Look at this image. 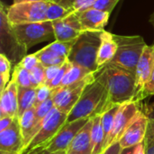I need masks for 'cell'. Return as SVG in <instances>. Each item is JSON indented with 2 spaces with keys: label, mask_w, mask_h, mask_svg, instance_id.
Wrapping results in <instances>:
<instances>
[{
  "label": "cell",
  "mask_w": 154,
  "mask_h": 154,
  "mask_svg": "<svg viewBox=\"0 0 154 154\" xmlns=\"http://www.w3.org/2000/svg\"><path fill=\"white\" fill-rule=\"evenodd\" d=\"M95 79L107 90L112 105H122L134 101L135 97V75L108 63L95 72Z\"/></svg>",
  "instance_id": "obj_1"
},
{
  "label": "cell",
  "mask_w": 154,
  "mask_h": 154,
  "mask_svg": "<svg viewBox=\"0 0 154 154\" xmlns=\"http://www.w3.org/2000/svg\"><path fill=\"white\" fill-rule=\"evenodd\" d=\"M113 106L106 88L95 79L84 88L79 100L69 114L67 123L101 116Z\"/></svg>",
  "instance_id": "obj_2"
},
{
  "label": "cell",
  "mask_w": 154,
  "mask_h": 154,
  "mask_svg": "<svg viewBox=\"0 0 154 154\" xmlns=\"http://www.w3.org/2000/svg\"><path fill=\"white\" fill-rule=\"evenodd\" d=\"M101 32L84 31L77 38L72 46L68 60L76 65H79L96 72L97 67V53L101 43Z\"/></svg>",
  "instance_id": "obj_3"
},
{
  "label": "cell",
  "mask_w": 154,
  "mask_h": 154,
  "mask_svg": "<svg viewBox=\"0 0 154 154\" xmlns=\"http://www.w3.org/2000/svg\"><path fill=\"white\" fill-rule=\"evenodd\" d=\"M114 38L117 43V51L111 64L121 67L135 75L138 61L143 54L146 42L140 35H116Z\"/></svg>",
  "instance_id": "obj_4"
},
{
  "label": "cell",
  "mask_w": 154,
  "mask_h": 154,
  "mask_svg": "<svg viewBox=\"0 0 154 154\" xmlns=\"http://www.w3.org/2000/svg\"><path fill=\"white\" fill-rule=\"evenodd\" d=\"M26 46L20 41L7 17V7L0 5V52L14 66L27 55Z\"/></svg>",
  "instance_id": "obj_5"
},
{
  "label": "cell",
  "mask_w": 154,
  "mask_h": 154,
  "mask_svg": "<svg viewBox=\"0 0 154 154\" xmlns=\"http://www.w3.org/2000/svg\"><path fill=\"white\" fill-rule=\"evenodd\" d=\"M68 116L54 107L44 118L43 125L39 132L20 154H30L35 151L45 149L48 143L67 123Z\"/></svg>",
  "instance_id": "obj_6"
},
{
  "label": "cell",
  "mask_w": 154,
  "mask_h": 154,
  "mask_svg": "<svg viewBox=\"0 0 154 154\" xmlns=\"http://www.w3.org/2000/svg\"><path fill=\"white\" fill-rule=\"evenodd\" d=\"M51 2H26L12 5L7 7V17L14 24L46 22L47 11Z\"/></svg>",
  "instance_id": "obj_7"
},
{
  "label": "cell",
  "mask_w": 154,
  "mask_h": 154,
  "mask_svg": "<svg viewBox=\"0 0 154 154\" xmlns=\"http://www.w3.org/2000/svg\"><path fill=\"white\" fill-rule=\"evenodd\" d=\"M13 26L18 38L28 50L38 43L55 38L51 21L14 24Z\"/></svg>",
  "instance_id": "obj_8"
},
{
  "label": "cell",
  "mask_w": 154,
  "mask_h": 154,
  "mask_svg": "<svg viewBox=\"0 0 154 154\" xmlns=\"http://www.w3.org/2000/svg\"><path fill=\"white\" fill-rule=\"evenodd\" d=\"M94 80L95 73H91L79 82L53 89L52 100L54 106L60 112L69 115L79 100L84 88Z\"/></svg>",
  "instance_id": "obj_9"
},
{
  "label": "cell",
  "mask_w": 154,
  "mask_h": 154,
  "mask_svg": "<svg viewBox=\"0 0 154 154\" xmlns=\"http://www.w3.org/2000/svg\"><path fill=\"white\" fill-rule=\"evenodd\" d=\"M140 112L141 106L139 102L129 101L120 105V107L115 117L112 132L109 135V138L105 147V151L114 143L120 141L126 129L135 120Z\"/></svg>",
  "instance_id": "obj_10"
},
{
  "label": "cell",
  "mask_w": 154,
  "mask_h": 154,
  "mask_svg": "<svg viewBox=\"0 0 154 154\" xmlns=\"http://www.w3.org/2000/svg\"><path fill=\"white\" fill-rule=\"evenodd\" d=\"M154 70V44L146 45L138 61L135 73V97L134 101L144 100V88L150 81Z\"/></svg>",
  "instance_id": "obj_11"
},
{
  "label": "cell",
  "mask_w": 154,
  "mask_h": 154,
  "mask_svg": "<svg viewBox=\"0 0 154 154\" xmlns=\"http://www.w3.org/2000/svg\"><path fill=\"white\" fill-rule=\"evenodd\" d=\"M89 119H79L70 123H66L53 139L48 143L45 150L54 153L59 152H67L69 144L80 131V129L88 122Z\"/></svg>",
  "instance_id": "obj_12"
},
{
  "label": "cell",
  "mask_w": 154,
  "mask_h": 154,
  "mask_svg": "<svg viewBox=\"0 0 154 154\" xmlns=\"http://www.w3.org/2000/svg\"><path fill=\"white\" fill-rule=\"evenodd\" d=\"M55 40L59 42H70L76 40L83 31L79 15L71 12L66 17L52 21Z\"/></svg>",
  "instance_id": "obj_13"
},
{
  "label": "cell",
  "mask_w": 154,
  "mask_h": 154,
  "mask_svg": "<svg viewBox=\"0 0 154 154\" xmlns=\"http://www.w3.org/2000/svg\"><path fill=\"white\" fill-rule=\"evenodd\" d=\"M148 129V118L141 110L135 120L126 129L119 143L122 149L131 148L143 142Z\"/></svg>",
  "instance_id": "obj_14"
},
{
  "label": "cell",
  "mask_w": 154,
  "mask_h": 154,
  "mask_svg": "<svg viewBox=\"0 0 154 154\" xmlns=\"http://www.w3.org/2000/svg\"><path fill=\"white\" fill-rule=\"evenodd\" d=\"M23 148V143L19 119L18 117H14L12 125L3 132H0V151L21 153Z\"/></svg>",
  "instance_id": "obj_15"
},
{
  "label": "cell",
  "mask_w": 154,
  "mask_h": 154,
  "mask_svg": "<svg viewBox=\"0 0 154 154\" xmlns=\"http://www.w3.org/2000/svg\"><path fill=\"white\" fill-rule=\"evenodd\" d=\"M76 13L79 15L83 31H104L110 16L109 13L95 8H89L85 11Z\"/></svg>",
  "instance_id": "obj_16"
},
{
  "label": "cell",
  "mask_w": 154,
  "mask_h": 154,
  "mask_svg": "<svg viewBox=\"0 0 154 154\" xmlns=\"http://www.w3.org/2000/svg\"><path fill=\"white\" fill-rule=\"evenodd\" d=\"M18 87L11 79L6 88L1 92L0 97V118L9 116L17 117L18 115Z\"/></svg>",
  "instance_id": "obj_17"
},
{
  "label": "cell",
  "mask_w": 154,
  "mask_h": 154,
  "mask_svg": "<svg viewBox=\"0 0 154 154\" xmlns=\"http://www.w3.org/2000/svg\"><path fill=\"white\" fill-rule=\"evenodd\" d=\"M93 118L80 129L67 150V154H92L91 129Z\"/></svg>",
  "instance_id": "obj_18"
},
{
  "label": "cell",
  "mask_w": 154,
  "mask_h": 154,
  "mask_svg": "<svg viewBox=\"0 0 154 154\" xmlns=\"http://www.w3.org/2000/svg\"><path fill=\"white\" fill-rule=\"evenodd\" d=\"M117 51V43L114 38V34L109 32L102 31L101 43L97 53V67L98 69L111 62Z\"/></svg>",
  "instance_id": "obj_19"
},
{
  "label": "cell",
  "mask_w": 154,
  "mask_h": 154,
  "mask_svg": "<svg viewBox=\"0 0 154 154\" xmlns=\"http://www.w3.org/2000/svg\"><path fill=\"white\" fill-rule=\"evenodd\" d=\"M19 119V125L21 129V134L23 137V150L30 143L32 139L34 137V135L37 134L36 130V116H35V107L32 106L26 110L20 117Z\"/></svg>",
  "instance_id": "obj_20"
},
{
  "label": "cell",
  "mask_w": 154,
  "mask_h": 154,
  "mask_svg": "<svg viewBox=\"0 0 154 154\" xmlns=\"http://www.w3.org/2000/svg\"><path fill=\"white\" fill-rule=\"evenodd\" d=\"M105 135L101 124V116L93 117V125L91 129V145L92 154H102L104 152Z\"/></svg>",
  "instance_id": "obj_21"
},
{
  "label": "cell",
  "mask_w": 154,
  "mask_h": 154,
  "mask_svg": "<svg viewBox=\"0 0 154 154\" xmlns=\"http://www.w3.org/2000/svg\"><path fill=\"white\" fill-rule=\"evenodd\" d=\"M17 97H18L17 117H20L26 110L34 106V103L36 99V88L18 87Z\"/></svg>",
  "instance_id": "obj_22"
},
{
  "label": "cell",
  "mask_w": 154,
  "mask_h": 154,
  "mask_svg": "<svg viewBox=\"0 0 154 154\" xmlns=\"http://www.w3.org/2000/svg\"><path fill=\"white\" fill-rule=\"evenodd\" d=\"M34 54L38 58L40 63L42 64L45 68L50 67V66H55V65L61 66L68 60V59H64L59 56L48 45L42 48V50L34 52Z\"/></svg>",
  "instance_id": "obj_23"
},
{
  "label": "cell",
  "mask_w": 154,
  "mask_h": 154,
  "mask_svg": "<svg viewBox=\"0 0 154 154\" xmlns=\"http://www.w3.org/2000/svg\"><path fill=\"white\" fill-rule=\"evenodd\" d=\"M91 73H94V72H91L88 69L81 67L79 65L73 64L72 67L69 69V71L65 75V77L61 82V85L60 87L69 86V85H72L74 83L79 82V81L83 80L84 79H86Z\"/></svg>",
  "instance_id": "obj_24"
},
{
  "label": "cell",
  "mask_w": 154,
  "mask_h": 154,
  "mask_svg": "<svg viewBox=\"0 0 154 154\" xmlns=\"http://www.w3.org/2000/svg\"><path fill=\"white\" fill-rule=\"evenodd\" d=\"M120 107V105H114L111 106L107 111L103 113L101 115V124L104 131V135H105V143H104V151L106 144L107 143V140L109 138V135L112 132L113 126H114V121L116 115Z\"/></svg>",
  "instance_id": "obj_25"
},
{
  "label": "cell",
  "mask_w": 154,
  "mask_h": 154,
  "mask_svg": "<svg viewBox=\"0 0 154 154\" xmlns=\"http://www.w3.org/2000/svg\"><path fill=\"white\" fill-rule=\"evenodd\" d=\"M17 87L21 88H32V81H31V74L30 71L22 67L20 64L14 66L12 73V78Z\"/></svg>",
  "instance_id": "obj_26"
},
{
  "label": "cell",
  "mask_w": 154,
  "mask_h": 154,
  "mask_svg": "<svg viewBox=\"0 0 154 154\" xmlns=\"http://www.w3.org/2000/svg\"><path fill=\"white\" fill-rule=\"evenodd\" d=\"M35 107V116H36V121H37V125H36V130L37 133L39 132V130L41 129V127L43 125V120L44 118L49 115V113L55 107L54 106V103L52 100V97L46 100L45 102L34 106Z\"/></svg>",
  "instance_id": "obj_27"
},
{
  "label": "cell",
  "mask_w": 154,
  "mask_h": 154,
  "mask_svg": "<svg viewBox=\"0 0 154 154\" xmlns=\"http://www.w3.org/2000/svg\"><path fill=\"white\" fill-rule=\"evenodd\" d=\"M11 62L3 54H0V91L2 92L10 82Z\"/></svg>",
  "instance_id": "obj_28"
},
{
  "label": "cell",
  "mask_w": 154,
  "mask_h": 154,
  "mask_svg": "<svg viewBox=\"0 0 154 154\" xmlns=\"http://www.w3.org/2000/svg\"><path fill=\"white\" fill-rule=\"evenodd\" d=\"M72 11L65 8L64 6L60 5L56 2H51L47 11V19L48 21H51V22L55 20H60L66 17Z\"/></svg>",
  "instance_id": "obj_29"
},
{
  "label": "cell",
  "mask_w": 154,
  "mask_h": 154,
  "mask_svg": "<svg viewBox=\"0 0 154 154\" xmlns=\"http://www.w3.org/2000/svg\"><path fill=\"white\" fill-rule=\"evenodd\" d=\"M31 81L32 88H37L39 86L45 84L46 78H45V67L39 63L36 67H34L31 71Z\"/></svg>",
  "instance_id": "obj_30"
},
{
  "label": "cell",
  "mask_w": 154,
  "mask_h": 154,
  "mask_svg": "<svg viewBox=\"0 0 154 154\" xmlns=\"http://www.w3.org/2000/svg\"><path fill=\"white\" fill-rule=\"evenodd\" d=\"M152 97L153 100L144 102V104H142V102H140V106L141 110L148 118V131L154 137V96H152Z\"/></svg>",
  "instance_id": "obj_31"
},
{
  "label": "cell",
  "mask_w": 154,
  "mask_h": 154,
  "mask_svg": "<svg viewBox=\"0 0 154 154\" xmlns=\"http://www.w3.org/2000/svg\"><path fill=\"white\" fill-rule=\"evenodd\" d=\"M72 65H73V64H72L69 60H67L62 64V66L60 67V70H59L57 76L54 78V79H53L51 82H50L47 86H49L51 89H55V88H59V87L61 85V82H62V80H63V79H64V77H65V75L67 74V72L69 71V69L72 67Z\"/></svg>",
  "instance_id": "obj_32"
},
{
  "label": "cell",
  "mask_w": 154,
  "mask_h": 154,
  "mask_svg": "<svg viewBox=\"0 0 154 154\" xmlns=\"http://www.w3.org/2000/svg\"><path fill=\"white\" fill-rule=\"evenodd\" d=\"M53 89H51L46 84L41 85L36 88V99L34 103V106L45 102L46 100L52 97Z\"/></svg>",
  "instance_id": "obj_33"
},
{
  "label": "cell",
  "mask_w": 154,
  "mask_h": 154,
  "mask_svg": "<svg viewBox=\"0 0 154 154\" xmlns=\"http://www.w3.org/2000/svg\"><path fill=\"white\" fill-rule=\"evenodd\" d=\"M119 1L120 0H96V2L94 3L91 8L98 9V10L111 14L115 6L117 5Z\"/></svg>",
  "instance_id": "obj_34"
},
{
  "label": "cell",
  "mask_w": 154,
  "mask_h": 154,
  "mask_svg": "<svg viewBox=\"0 0 154 154\" xmlns=\"http://www.w3.org/2000/svg\"><path fill=\"white\" fill-rule=\"evenodd\" d=\"M39 63H40V61H39L38 58L36 57V55H35L34 53H32V54L26 55V56L21 60V62L18 63V64H20L22 67H23V68L26 69L27 70L31 71V70H32L34 67H36Z\"/></svg>",
  "instance_id": "obj_35"
},
{
  "label": "cell",
  "mask_w": 154,
  "mask_h": 154,
  "mask_svg": "<svg viewBox=\"0 0 154 154\" xmlns=\"http://www.w3.org/2000/svg\"><path fill=\"white\" fill-rule=\"evenodd\" d=\"M96 0H75L71 5L72 12H82L93 6Z\"/></svg>",
  "instance_id": "obj_36"
},
{
  "label": "cell",
  "mask_w": 154,
  "mask_h": 154,
  "mask_svg": "<svg viewBox=\"0 0 154 154\" xmlns=\"http://www.w3.org/2000/svg\"><path fill=\"white\" fill-rule=\"evenodd\" d=\"M61 66L55 65V66H50V67L45 68V78H46L45 84L46 85H48L50 82H51L54 79V78L57 76V74H58V72H59Z\"/></svg>",
  "instance_id": "obj_37"
},
{
  "label": "cell",
  "mask_w": 154,
  "mask_h": 154,
  "mask_svg": "<svg viewBox=\"0 0 154 154\" xmlns=\"http://www.w3.org/2000/svg\"><path fill=\"white\" fill-rule=\"evenodd\" d=\"M144 146H145V153L154 154V137L153 135L148 131L145 135V138L143 140Z\"/></svg>",
  "instance_id": "obj_38"
},
{
  "label": "cell",
  "mask_w": 154,
  "mask_h": 154,
  "mask_svg": "<svg viewBox=\"0 0 154 154\" xmlns=\"http://www.w3.org/2000/svg\"><path fill=\"white\" fill-rule=\"evenodd\" d=\"M143 96H144V99L149 97H151V96H154V70L150 81L145 86Z\"/></svg>",
  "instance_id": "obj_39"
},
{
  "label": "cell",
  "mask_w": 154,
  "mask_h": 154,
  "mask_svg": "<svg viewBox=\"0 0 154 154\" xmlns=\"http://www.w3.org/2000/svg\"><path fill=\"white\" fill-rule=\"evenodd\" d=\"M121 150H122V147H121L119 142H116V143H114L113 144H111L102 154H119Z\"/></svg>",
  "instance_id": "obj_40"
},
{
  "label": "cell",
  "mask_w": 154,
  "mask_h": 154,
  "mask_svg": "<svg viewBox=\"0 0 154 154\" xmlns=\"http://www.w3.org/2000/svg\"><path fill=\"white\" fill-rule=\"evenodd\" d=\"M14 118V117H9V116L0 118V132H3L12 125Z\"/></svg>",
  "instance_id": "obj_41"
},
{
  "label": "cell",
  "mask_w": 154,
  "mask_h": 154,
  "mask_svg": "<svg viewBox=\"0 0 154 154\" xmlns=\"http://www.w3.org/2000/svg\"><path fill=\"white\" fill-rule=\"evenodd\" d=\"M74 1H75V0H55L56 3L60 4V5L64 6L65 8H67V9H69V10H70L71 5H72V4L74 3ZM70 11H71V10H70Z\"/></svg>",
  "instance_id": "obj_42"
},
{
  "label": "cell",
  "mask_w": 154,
  "mask_h": 154,
  "mask_svg": "<svg viewBox=\"0 0 154 154\" xmlns=\"http://www.w3.org/2000/svg\"><path fill=\"white\" fill-rule=\"evenodd\" d=\"M133 154H146L145 153V146H144L143 142L137 144L136 146H134V150Z\"/></svg>",
  "instance_id": "obj_43"
},
{
  "label": "cell",
  "mask_w": 154,
  "mask_h": 154,
  "mask_svg": "<svg viewBox=\"0 0 154 154\" xmlns=\"http://www.w3.org/2000/svg\"><path fill=\"white\" fill-rule=\"evenodd\" d=\"M39 1H45V2H54V0H14L13 4H21V3H26V2H39Z\"/></svg>",
  "instance_id": "obj_44"
},
{
  "label": "cell",
  "mask_w": 154,
  "mask_h": 154,
  "mask_svg": "<svg viewBox=\"0 0 154 154\" xmlns=\"http://www.w3.org/2000/svg\"><path fill=\"white\" fill-rule=\"evenodd\" d=\"M134 150V146L131 148H126V149H122L119 154H133Z\"/></svg>",
  "instance_id": "obj_45"
},
{
  "label": "cell",
  "mask_w": 154,
  "mask_h": 154,
  "mask_svg": "<svg viewBox=\"0 0 154 154\" xmlns=\"http://www.w3.org/2000/svg\"><path fill=\"white\" fill-rule=\"evenodd\" d=\"M150 21H151V23H152V25H153V27H154V13L152 14V15L151 16V19H150Z\"/></svg>",
  "instance_id": "obj_46"
},
{
  "label": "cell",
  "mask_w": 154,
  "mask_h": 154,
  "mask_svg": "<svg viewBox=\"0 0 154 154\" xmlns=\"http://www.w3.org/2000/svg\"><path fill=\"white\" fill-rule=\"evenodd\" d=\"M0 154H19V153H14V152H2V151H0Z\"/></svg>",
  "instance_id": "obj_47"
},
{
  "label": "cell",
  "mask_w": 154,
  "mask_h": 154,
  "mask_svg": "<svg viewBox=\"0 0 154 154\" xmlns=\"http://www.w3.org/2000/svg\"><path fill=\"white\" fill-rule=\"evenodd\" d=\"M54 2H55V0H54Z\"/></svg>",
  "instance_id": "obj_48"
},
{
  "label": "cell",
  "mask_w": 154,
  "mask_h": 154,
  "mask_svg": "<svg viewBox=\"0 0 154 154\" xmlns=\"http://www.w3.org/2000/svg\"><path fill=\"white\" fill-rule=\"evenodd\" d=\"M19 154H20V153H19Z\"/></svg>",
  "instance_id": "obj_49"
}]
</instances>
